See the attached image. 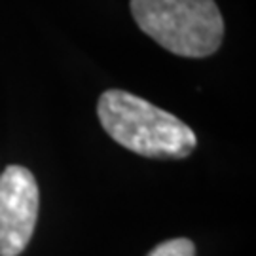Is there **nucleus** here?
I'll return each instance as SVG.
<instances>
[{"label": "nucleus", "instance_id": "obj_1", "mask_svg": "<svg viewBox=\"0 0 256 256\" xmlns=\"http://www.w3.org/2000/svg\"><path fill=\"white\" fill-rule=\"evenodd\" d=\"M97 114L112 140L144 158L182 160L198 146L192 129L176 116L124 90H106Z\"/></svg>", "mask_w": 256, "mask_h": 256}, {"label": "nucleus", "instance_id": "obj_2", "mask_svg": "<svg viewBox=\"0 0 256 256\" xmlns=\"http://www.w3.org/2000/svg\"><path fill=\"white\" fill-rule=\"evenodd\" d=\"M131 14L144 34L180 57H209L224 38L214 0H131Z\"/></svg>", "mask_w": 256, "mask_h": 256}, {"label": "nucleus", "instance_id": "obj_3", "mask_svg": "<svg viewBox=\"0 0 256 256\" xmlns=\"http://www.w3.org/2000/svg\"><path fill=\"white\" fill-rule=\"evenodd\" d=\"M38 184L27 167L10 165L0 174V256L27 248L38 220Z\"/></svg>", "mask_w": 256, "mask_h": 256}, {"label": "nucleus", "instance_id": "obj_4", "mask_svg": "<svg viewBox=\"0 0 256 256\" xmlns=\"http://www.w3.org/2000/svg\"><path fill=\"white\" fill-rule=\"evenodd\" d=\"M146 256H196V247L190 239H169L154 247Z\"/></svg>", "mask_w": 256, "mask_h": 256}]
</instances>
